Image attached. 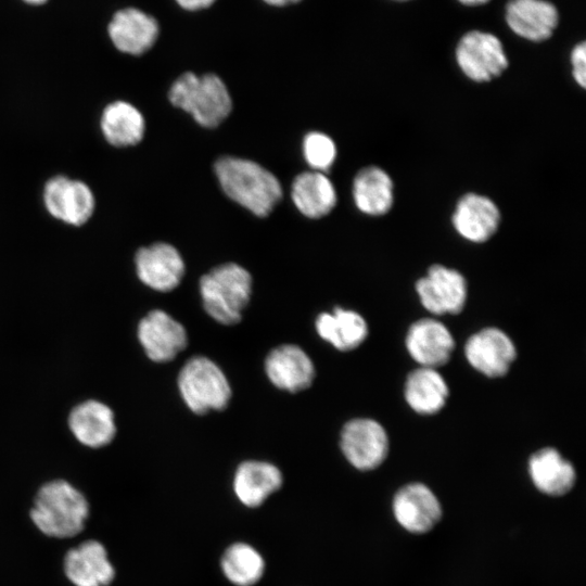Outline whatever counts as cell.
Instances as JSON below:
<instances>
[{"instance_id":"1","label":"cell","mask_w":586,"mask_h":586,"mask_svg":"<svg viewBox=\"0 0 586 586\" xmlns=\"http://www.w3.org/2000/svg\"><path fill=\"white\" fill-rule=\"evenodd\" d=\"M214 168L224 192L256 216H267L282 198L277 177L253 161L224 156Z\"/></svg>"},{"instance_id":"2","label":"cell","mask_w":586,"mask_h":586,"mask_svg":"<svg viewBox=\"0 0 586 586\" xmlns=\"http://www.w3.org/2000/svg\"><path fill=\"white\" fill-rule=\"evenodd\" d=\"M35 526L52 538H72L85 528L89 504L84 494L65 480H52L38 489L29 512Z\"/></svg>"},{"instance_id":"3","label":"cell","mask_w":586,"mask_h":586,"mask_svg":"<svg viewBox=\"0 0 586 586\" xmlns=\"http://www.w3.org/2000/svg\"><path fill=\"white\" fill-rule=\"evenodd\" d=\"M200 293L205 311L217 322L233 326L252 293V277L242 266L227 263L213 268L200 279Z\"/></svg>"},{"instance_id":"4","label":"cell","mask_w":586,"mask_h":586,"mask_svg":"<svg viewBox=\"0 0 586 586\" xmlns=\"http://www.w3.org/2000/svg\"><path fill=\"white\" fill-rule=\"evenodd\" d=\"M170 102L190 113L203 127L218 126L231 112L232 102L224 81L215 74L184 73L169 89Z\"/></svg>"},{"instance_id":"5","label":"cell","mask_w":586,"mask_h":586,"mask_svg":"<svg viewBox=\"0 0 586 586\" xmlns=\"http://www.w3.org/2000/svg\"><path fill=\"white\" fill-rule=\"evenodd\" d=\"M182 399L196 415L225 409L231 398L230 384L221 369L204 356L190 358L178 375Z\"/></svg>"},{"instance_id":"6","label":"cell","mask_w":586,"mask_h":586,"mask_svg":"<svg viewBox=\"0 0 586 586\" xmlns=\"http://www.w3.org/2000/svg\"><path fill=\"white\" fill-rule=\"evenodd\" d=\"M456 60L462 73L476 82L500 76L509 64L501 41L479 30L469 31L460 39Z\"/></svg>"},{"instance_id":"7","label":"cell","mask_w":586,"mask_h":586,"mask_svg":"<svg viewBox=\"0 0 586 586\" xmlns=\"http://www.w3.org/2000/svg\"><path fill=\"white\" fill-rule=\"evenodd\" d=\"M395 521L406 532L422 535L431 532L443 518V507L433 491L423 483L402 486L392 500Z\"/></svg>"},{"instance_id":"8","label":"cell","mask_w":586,"mask_h":586,"mask_svg":"<svg viewBox=\"0 0 586 586\" xmlns=\"http://www.w3.org/2000/svg\"><path fill=\"white\" fill-rule=\"evenodd\" d=\"M341 449L358 470L370 471L385 460L388 440L383 426L371 419H353L341 433Z\"/></svg>"},{"instance_id":"9","label":"cell","mask_w":586,"mask_h":586,"mask_svg":"<svg viewBox=\"0 0 586 586\" xmlns=\"http://www.w3.org/2000/svg\"><path fill=\"white\" fill-rule=\"evenodd\" d=\"M43 204L55 219L81 226L93 214L95 201L91 189L82 181L66 176L49 179L43 188Z\"/></svg>"},{"instance_id":"10","label":"cell","mask_w":586,"mask_h":586,"mask_svg":"<svg viewBox=\"0 0 586 586\" xmlns=\"http://www.w3.org/2000/svg\"><path fill=\"white\" fill-rule=\"evenodd\" d=\"M421 304L434 315L459 314L467 300V282L457 270L435 264L416 283Z\"/></svg>"},{"instance_id":"11","label":"cell","mask_w":586,"mask_h":586,"mask_svg":"<svg viewBox=\"0 0 586 586\" xmlns=\"http://www.w3.org/2000/svg\"><path fill=\"white\" fill-rule=\"evenodd\" d=\"M137 336L145 355L155 362L173 360L188 345L183 326L161 309H153L141 318Z\"/></svg>"},{"instance_id":"12","label":"cell","mask_w":586,"mask_h":586,"mask_svg":"<svg viewBox=\"0 0 586 586\" xmlns=\"http://www.w3.org/2000/svg\"><path fill=\"white\" fill-rule=\"evenodd\" d=\"M135 264L140 281L160 292H169L177 288L184 275V263L180 253L164 242L141 247L136 254Z\"/></svg>"},{"instance_id":"13","label":"cell","mask_w":586,"mask_h":586,"mask_svg":"<svg viewBox=\"0 0 586 586\" xmlns=\"http://www.w3.org/2000/svg\"><path fill=\"white\" fill-rule=\"evenodd\" d=\"M66 578L74 586H109L116 572L106 548L95 539H88L66 551L63 560Z\"/></svg>"},{"instance_id":"14","label":"cell","mask_w":586,"mask_h":586,"mask_svg":"<svg viewBox=\"0 0 586 586\" xmlns=\"http://www.w3.org/2000/svg\"><path fill=\"white\" fill-rule=\"evenodd\" d=\"M464 353L470 365L489 378L505 375L517 355L510 337L497 328H485L471 335Z\"/></svg>"},{"instance_id":"15","label":"cell","mask_w":586,"mask_h":586,"mask_svg":"<svg viewBox=\"0 0 586 586\" xmlns=\"http://www.w3.org/2000/svg\"><path fill=\"white\" fill-rule=\"evenodd\" d=\"M451 224L462 239L483 243L497 231L500 212L489 198L471 192L457 202Z\"/></svg>"},{"instance_id":"16","label":"cell","mask_w":586,"mask_h":586,"mask_svg":"<svg viewBox=\"0 0 586 586\" xmlns=\"http://www.w3.org/2000/svg\"><path fill=\"white\" fill-rule=\"evenodd\" d=\"M265 370L278 388L296 393L308 388L315 378V367L308 355L297 345H279L267 355Z\"/></svg>"},{"instance_id":"17","label":"cell","mask_w":586,"mask_h":586,"mask_svg":"<svg viewBox=\"0 0 586 586\" xmlns=\"http://www.w3.org/2000/svg\"><path fill=\"white\" fill-rule=\"evenodd\" d=\"M455 342L448 329L431 318L412 323L406 336L410 356L421 367L436 368L445 365L454 351Z\"/></svg>"},{"instance_id":"18","label":"cell","mask_w":586,"mask_h":586,"mask_svg":"<svg viewBox=\"0 0 586 586\" xmlns=\"http://www.w3.org/2000/svg\"><path fill=\"white\" fill-rule=\"evenodd\" d=\"M158 33L157 21L136 8L117 11L109 25V35L115 48L132 55L151 49Z\"/></svg>"},{"instance_id":"19","label":"cell","mask_w":586,"mask_h":586,"mask_svg":"<svg viewBox=\"0 0 586 586\" xmlns=\"http://www.w3.org/2000/svg\"><path fill=\"white\" fill-rule=\"evenodd\" d=\"M67 423L74 437L91 448L109 445L116 435L113 410L95 399L76 405L68 415Z\"/></svg>"},{"instance_id":"20","label":"cell","mask_w":586,"mask_h":586,"mask_svg":"<svg viewBox=\"0 0 586 586\" xmlns=\"http://www.w3.org/2000/svg\"><path fill=\"white\" fill-rule=\"evenodd\" d=\"M509 27L520 37L531 41L548 39L557 24L556 7L545 0H510L506 8Z\"/></svg>"},{"instance_id":"21","label":"cell","mask_w":586,"mask_h":586,"mask_svg":"<svg viewBox=\"0 0 586 586\" xmlns=\"http://www.w3.org/2000/svg\"><path fill=\"white\" fill-rule=\"evenodd\" d=\"M283 483L281 471L272 463L247 460L239 464L233 477V491L242 505L257 508Z\"/></svg>"},{"instance_id":"22","label":"cell","mask_w":586,"mask_h":586,"mask_svg":"<svg viewBox=\"0 0 586 586\" xmlns=\"http://www.w3.org/2000/svg\"><path fill=\"white\" fill-rule=\"evenodd\" d=\"M528 474L540 493L552 497L568 494L576 482L572 463L551 447L539 449L531 456Z\"/></svg>"},{"instance_id":"23","label":"cell","mask_w":586,"mask_h":586,"mask_svg":"<svg viewBox=\"0 0 586 586\" xmlns=\"http://www.w3.org/2000/svg\"><path fill=\"white\" fill-rule=\"evenodd\" d=\"M353 198L361 213L370 216L384 215L393 206V181L382 168L365 167L354 178Z\"/></svg>"},{"instance_id":"24","label":"cell","mask_w":586,"mask_h":586,"mask_svg":"<svg viewBox=\"0 0 586 586\" xmlns=\"http://www.w3.org/2000/svg\"><path fill=\"white\" fill-rule=\"evenodd\" d=\"M291 195L297 209L309 218L326 216L336 204L333 183L323 173L317 170L296 176Z\"/></svg>"},{"instance_id":"25","label":"cell","mask_w":586,"mask_h":586,"mask_svg":"<svg viewBox=\"0 0 586 586\" xmlns=\"http://www.w3.org/2000/svg\"><path fill=\"white\" fill-rule=\"evenodd\" d=\"M100 126L105 140L117 148L139 143L145 130L143 115L126 101L110 103L102 112Z\"/></svg>"},{"instance_id":"26","label":"cell","mask_w":586,"mask_h":586,"mask_svg":"<svg viewBox=\"0 0 586 586\" xmlns=\"http://www.w3.org/2000/svg\"><path fill=\"white\" fill-rule=\"evenodd\" d=\"M316 330L321 339L342 352L358 347L368 335L365 319L353 310L335 307L316 319Z\"/></svg>"},{"instance_id":"27","label":"cell","mask_w":586,"mask_h":586,"mask_svg":"<svg viewBox=\"0 0 586 586\" xmlns=\"http://www.w3.org/2000/svg\"><path fill=\"white\" fill-rule=\"evenodd\" d=\"M405 397L416 412L432 415L445 405L448 386L434 368L420 367L408 375Z\"/></svg>"},{"instance_id":"28","label":"cell","mask_w":586,"mask_h":586,"mask_svg":"<svg viewBox=\"0 0 586 586\" xmlns=\"http://www.w3.org/2000/svg\"><path fill=\"white\" fill-rule=\"evenodd\" d=\"M265 566L263 556L243 542L231 544L220 559L222 574L235 586H254L262 579Z\"/></svg>"},{"instance_id":"29","label":"cell","mask_w":586,"mask_h":586,"mask_svg":"<svg viewBox=\"0 0 586 586\" xmlns=\"http://www.w3.org/2000/svg\"><path fill=\"white\" fill-rule=\"evenodd\" d=\"M303 153L307 164L317 171L328 170L335 161L334 141L322 132H309L303 141Z\"/></svg>"},{"instance_id":"30","label":"cell","mask_w":586,"mask_h":586,"mask_svg":"<svg viewBox=\"0 0 586 586\" xmlns=\"http://www.w3.org/2000/svg\"><path fill=\"white\" fill-rule=\"evenodd\" d=\"M572 74L575 82L586 87V43L582 41L571 52Z\"/></svg>"},{"instance_id":"31","label":"cell","mask_w":586,"mask_h":586,"mask_svg":"<svg viewBox=\"0 0 586 586\" xmlns=\"http://www.w3.org/2000/svg\"><path fill=\"white\" fill-rule=\"evenodd\" d=\"M177 3L189 11L205 9L214 3L215 0H176Z\"/></svg>"},{"instance_id":"32","label":"cell","mask_w":586,"mask_h":586,"mask_svg":"<svg viewBox=\"0 0 586 586\" xmlns=\"http://www.w3.org/2000/svg\"><path fill=\"white\" fill-rule=\"evenodd\" d=\"M266 3L270 4V5H277V7H282V5H286V4H291V3H295V2H298L301 0H264Z\"/></svg>"},{"instance_id":"33","label":"cell","mask_w":586,"mask_h":586,"mask_svg":"<svg viewBox=\"0 0 586 586\" xmlns=\"http://www.w3.org/2000/svg\"><path fill=\"white\" fill-rule=\"evenodd\" d=\"M459 1L466 5H479V4H484L488 2L489 0H459Z\"/></svg>"},{"instance_id":"34","label":"cell","mask_w":586,"mask_h":586,"mask_svg":"<svg viewBox=\"0 0 586 586\" xmlns=\"http://www.w3.org/2000/svg\"><path fill=\"white\" fill-rule=\"evenodd\" d=\"M25 2L29 3V4H42L44 3L47 0H24Z\"/></svg>"},{"instance_id":"35","label":"cell","mask_w":586,"mask_h":586,"mask_svg":"<svg viewBox=\"0 0 586 586\" xmlns=\"http://www.w3.org/2000/svg\"><path fill=\"white\" fill-rule=\"evenodd\" d=\"M398 1H407V0H398Z\"/></svg>"}]
</instances>
